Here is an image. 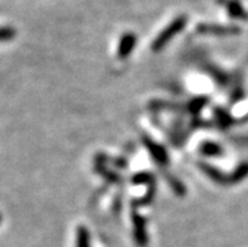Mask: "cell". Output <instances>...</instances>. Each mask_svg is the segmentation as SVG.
<instances>
[{
  "mask_svg": "<svg viewBox=\"0 0 248 247\" xmlns=\"http://www.w3.org/2000/svg\"><path fill=\"white\" fill-rule=\"evenodd\" d=\"M186 24V19L184 16H179V18L174 19L173 22L170 23L167 28L164 29L160 34L155 38L154 42L151 43V50L154 53H157V52L163 50L164 48L167 47V44H169V42L184 29Z\"/></svg>",
  "mask_w": 248,
  "mask_h": 247,
  "instance_id": "cell-1",
  "label": "cell"
},
{
  "mask_svg": "<svg viewBox=\"0 0 248 247\" xmlns=\"http://www.w3.org/2000/svg\"><path fill=\"white\" fill-rule=\"evenodd\" d=\"M132 221V237L134 242L138 247H148L149 235H148V222L146 218L136 211L131 214Z\"/></svg>",
  "mask_w": 248,
  "mask_h": 247,
  "instance_id": "cell-2",
  "label": "cell"
},
{
  "mask_svg": "<svg viewBox=\"0 0 248 247\" xmlns=\"http://www.w3.org/2000/svg\"><path fill=\"white\" fill-rule=\"evenodd\" d=\"M142 143H144L145 148L148 149L149 154L154 159L155 163H157L159 165H168V163H169V155H168L167 150L160 144L155 143L153 139L149 138L148 135L142 136Z\"/></svg>",
  "mask_w": 248,
  "mask_h": 247,
  "instance_id": "cell-3",
  "label": "cell"
},
{
  "mask_svg": "<svg viewBox=\"0 0 248 247\" xmlns=\"http://www.w3.org/2000/svg\"><path fill=\"white\" fill-rule=\"evenodd\" d=\"M197 32L201 34L211 35H236L241 33L238 27L233 25H216V24H201L197 28Z\"/></svg>",
  "mask_w": 248,
  "mask_h": 247,
  "instance_id": "cell-4",
  "label": "cell"
},
{
  "mask_svg": "<svg viewBox=\"0 0 248 247\" xmlns=\"http://www.w3.org/2000/svg\"><path fill=\"white\" fill-rule=\"evenodd\" d=\"M199 166H201L202 172L204 173L208 178L212 179L214 183H217V184H220V185L230 184L228 174H224L220 169L216 168V166L211 165V164H208V163H202Z\"/></svg>",
  "mask_w": 248,
  "mask_h": 247,
  "instance_id": "cell-5",
  "label": "cell"
},
{
  "mask_svg": "<svg viewBox=\"0 0 248 247\" xmlns=\"http://www.w3.org/2000/svg\"><path fill=\"white\" fill-rule=\"evenodd\" d=\"M136 44V37L132 33H125L121 37L119 43V49H117V57L120 60H125L130 54L132 53V50L135 48Z\"/></svg>",
  "mask_w": 248,
  "mask_h": 247,
  "instance_id": "cell-6",
  "label": "cell"
},
{
  "mask_svg": "<svg viewBox=\"0 0 248 247\" xmlns=\"http://www.w3.org/2000/svg\"><path fill=\"white\" fill-rule=\"evenodd\" d=\"M199 151L203 155H205V157L211 158L222 157L224 153L223 148L220 147L219 144H217V143H214V141H204V143H202L201 147H199Z\"/></svg>",
  "mask_w": 248,
  "mask_h": 247,
  "instance_id": "cell-7",
  "label": "cell"
},
{
  "mask_svg": "<svg viewBox=\"0 0 248 247\" xmlns=\"http://www.w3.org/2000/svg\"><path fill=\"white\" fill-rule=\"evenodd\" d=\"M246 178H248V160L238 164V166H237V168L231 173V174H228L230 184H237V183H241V181H245Z\"/></svg>",
  "mask_w": 248,
  "mask_h": 247,
  "instance_id": "cell-8",
  "label": "cell"
},
{
  "mask_svg": "<svg viewBox=\"0 0 248 247\" xmlns=\"http://www.w3.org/2000/svg\"><path fill=\"white\" fill-rule=\"evenodd\" d=\"M214 117H216V121H217L218 126L220 129H227L230 128L234 122V119L230 115V113H227L226 110L222 109V107H216L213 111Z\"/></svg>",
  "mask_w": 248,
  "mask_h": 247,
  "instance_id": "cell-9",
  "label": "cell"
},
{
  "mask_svg": "<svg viewBox=\"0 0 248 247\" xmlns=\"http://www.w3.org/2000/svg\"><path fill=\"white\" fill-rule=\"evenodd\" d=\"M76 245L77 247H91V236L90 231L85 226H79L76 233Z\"/></svg>",
  "mask_w": 248,
  "mask_h": 247,
  "instance_id": "cell-10",
  "label": "cell"
},
{
  "mask_svg": "<svg viewBox=\"0 0 248 247\" xmlns=\"http://www.w3.org/2000/svg\"><path fill=\"white\" fill-rule=\"evenodd\" d=\"M131 181H132V184H136V185H142V184L153 185V183H154V177H153L151 173L141 172L134 175V177L131 178Z\"/></svg>",
  "mask_w": 248,
  "mask_h": 247,
  "instance_id": "cell-11",
  "label": "cell"
},
{
  "mask_svg": "<svg viewBox=\"0 0 248 247\" xmlns=\"http://www.w3.org/2000/svg\"><path fill=\"white\" fill-rule=\"evenodd\" d=\"M228 12H230V14L233 18L248 20V13H246L242 6L239 5L238 3H236V1H232V3L228 4Z\"/></svg>",
  "mask_w": 248,
  "mask_h": 247,
  "instance_id": "cell-12",
  "label": "cell"
},
{
  "mask_svg": "<svg viewBox=\"0 0 248 247\" xmlns=\"http://www.w3.org/2000/svg\"><path fill=\"white\" fill-rule=\"evenodd\" d=\"M169 184H170V187H171V189H173L174 193H175L176 196H179V197L186 196V187H184V184H183L179 179L174 178V177H169Z\"/></svg>",
  "mask_w": 248,
  "mask_h": 247,
  "instance_id": "cell-13",
  "label": "cell"
},
{
  "mask_svg": "<svg viewBox=\"0 0 248 247\" xmlns=\"http://www.w3.org/2000/svg\"><path fill=\"white\" fill-rule=\"evenodd\" d=\"M207 103V97H198V99H194L193 101H190V103H189V110H190L193 114H199L201 113V110L203 109Z\"/></svg>",
  "mask_w": 248,
  "mask_h": 247,
  "instance_id": "cell-14",
  "label": "cell"
},
{
  "mask_svg": "<svg viewBox=\"0 0 248 247\" xmlns=\"http://www.w3.org/2000/svg\"><path fill=\"white\" fill-rule=\"evenodd\" d=\"M16 35V32L12 27H0V42L12 41Z\"/></svg>",
  "mask_w": 248,
  "mask_h": 247,
  "instance_id": "cell-15",
  "label": "cell"
},
{
  "mask_svg": "<svg viewBox=\"0 0 248 247\" xmlns=\"http://www.w3.org/2000/svg\"><path fill=\"white\" fill-rule=\"evenodd\" d=\"M0 222H1V216H0Z\"/></svg>",
  "mask_w": 248,
  "mask_h": 247,
  "instance_id": "cell-16",
  "label": "cell"
}]
</instances>
